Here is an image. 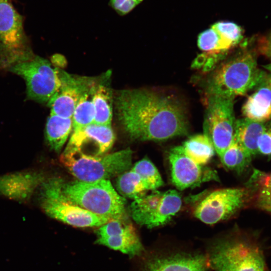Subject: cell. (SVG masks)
I'll use <instances>...</instances> for the list:
<instances>
[{"instance_id": "1", "label": "cell", "mask_w": 271, "mask_h": 271, "mask_svg": "<svg viewBox=\"0 0 271 271\" xmlns=\"http://www.w3.org/2000/svg\"><path fill=\"white\" fill-rule=\"evenodd\" d=\"M115 104L118 120L132 139L162 141L188 133L184 107L172 94L123 90L117 95Z\"/></svg>"}, {"instance_id": "2", "label": "cell", "mask_w": 271, "mask_h": 271, "mask_svg": "<svg viewBox=\"0 0 271 271\" xmlns=\"http://www.w3.org/2000/svg\"><path fill=\"white\" fill-rule=\"evenodd\" d=\"M266 73L258 68L253 52L244 50L212 71L206 82V92L208 96L234 98L255 89Z\"/></svg>"}, {"instance_id": "3", "label": "cell", "mask_w": 271, "mask_h": 271, "mask_svg": "<svg viewBox=\"0 0 271 271\" xmlns=\"http://www.w3.org/2000/svg\"><path fill=\"white\" fill-rule=\"evenodd\" d=\"M59 191L68 202L109 220H126L125 200L108 180L65 183L58 178Z\"/></svg>"}, {"instance_id": "4", "label": "cell", "mask_w": 271, "mask_h": 271, "mask_svg": "<svg viewBox=\"0 0 271 271\" xmlns=\"http://www.w3.org/2000/svg\"><path fill=\"white\" fill-rule=\"evenodd\" d=\"M129 148L106 155L95 156L79 152L63 153L60 162L78 180L94 182L108 180L127 171L132 163Z\"/></svg>"}, {"instance_id": "5", "label": "cell", "mask_w": 271, "mask_h": 271, "mask_svg": "<svg viewBox=\"0 0 271 271\" xmlns=\"http://www.w3.org/2000/svg\"><path fill=\"white\" fill-rule=\"evenodd\" d=\"M209 259L214 271H266L261 248L243 237L217 241L210 249Z\"/></svg>"}, {"instance_id": "6", "label": "cell", "mask_w": 271, "mask_h": 271, "mask_svg": "<svg viewBox=\"0 0 271 271\" xmlns=\"http://www.w3.org/2000/svg\"><path fill=\"white\" fill-rule=\"evenodd\" d=\"M35 56L24 29L23 17L12 0H0V71H8Z\"/></svg>"}, {"instance_id": "7", "label": "cell", "mask_w": 271, "mask_h": 271, "mask_svg": "<svg viewBox=\"0 0 271 271\" xmlns=\"http://www.w3.org/2000/svg\"><path fill=\"white\" fill-rule=\"evenodd\" d=\"M40 187V207L52 218L78 227H100L110 220L65 200L57 178L45 179Z\"/></svg>"}, {"instance_id": "8", "label": "cell", "mask_w": 271, "mask_h": 271, "mask_svg": "<svg viewBox=\"0 0 271 271\" xmlns=\"http://www.w3.org/2000/svg\"><path fill=\"white\" fill-rule=\"evenodd\" d=\"M8 71L24 79L27 98L38 102H48L62 85L58 70L53 68L47 60L37 55L15 65Z\"/></svg>"}, {"instance_id": "9", "label": "cell", "mask_w": 271, "mask_h": 271, "mask_svg": "<svg viewBox=\"0 0 271 271\" xmlns=\"http://www.w3.org/2000/svg\"><path fill=\"white\" fill-rule=\"evenodd\" d=\"M182 203L180 194L176 190H156L134 199L130 211L137 223L154 228L168 223L179 211Z\"/></svg>"}, {"instance_id": "10", "label": "cell", "mask_w": 271, "mask_h": 271, "mask_svg": "<svg viewBox=\"0 0 271 271\" xmlns=\"http://www.w3.org/2000/svg\"><path fill=\"white\" fill-rule=\"evenodd\" d=\"M249 191L248 188H226L213 190L197 202L193 214L208 224L228 219L244 206Z\"/></svg>"}, {"instance_id": "11", "label": "cell", "mask_w": 271, "mask_h": 271, "mask_svg": "<svg viewBox=\"0 0 271 271\" xmlns=\"http://www.w3.org/2000/svg\"><path fill=\"white\" fill-rule=\"evenodd\" d=\"M234 99L218 96H208L205 112L204 133L212 141L219 158L233 140L236 119Z\"/></svg>"}, {"instance_id": "12", "label": "cell", "mask_w": 271, "mask_h": 271, "mask_svg": "<svg viewBox=\"0 0 271 271\" xmlns=\"http://www.w3.org/2000/svg\"><path fill=\"white\" fill-rule=\"evenodd\" d=\"M169 161L172 183L180 190L218 180L215 170L195 163L186 154L182 146H176L170 150Z\"/></svg>"}, {"instance_id": "13", "label": "cell", "mask_w": 271, "mask_h": 271, "mask_svg": "<svg viewBox=\"0 0 271 271\" xmlns=\"http://www.w3.org/2000/svg\"><path fill=\"white\" fill-rule=\"evenodd\" d=\"M96 242L130 256L139 255L143 246L136 230L126 220L112 219L100 226Z\"/></svg>"}, {"instance_id": "14", "label": "cell", "mask_w": 271, "mask_h": 271, "mask_svg": "<svg viewBox=\"0 0 271 271\" xmlns=\"http://www.w3.org/2000/svg\"><path fill=\"white\" fill-rule=\"evenodd\" d=\"M243 38V30L237 24L226 21L215 23L201 33L197 45L203 52L228 54Z\"/></svg>"}, {"instance_id": "15", "label": "cell", "mask_w": 271, "mask_h": 271, "mask_svg": "<svg viewBox=\"0 0 271 271\" xmlns=\"http://www.w3.org/2000/svg\"><path fill=\"white\" fill-rule=\"evenodd\" d=\"M45 179L42 172L34 170L1 175L0 195L21 203H27Z\"/></svg>"}, {"instance_id": "16", "label": "cell", "mask_w": 271, "mask_h": 271, "mask_svg": "<svg viewBox=\"0 0 271 271\" xmlns=\"http://www.w3.org/2000/svg\"><path fill=\"white\" fill-rule=\"evenodd\" d=\"M62 85L48 102L51 113L65 118H72L81 96L89 89L83 81L58 70Z\"/></svg>"}, {"instance_id": "17", "label": "cell", "mask_w": 271, "mask_h": 271, "mask_svg": "<svg viewBox=\"0 0 271 271\" xmlns=\"http://www.w3.org/2000/svg\"><path fill=\"white\" fill-rule=\"evenodd\" d=\"M115 134L111 126L92 123L73 131L64 153L80 152L88 143L96 148L97 156L107 152L112 146Z\"/></svg>"}, {"instance_id": "18", "label": "cell", "mask_w": 271, "mask_h": 271, "mask_svg": "<svg viewBox=\"0 0 271 271\" xmlns=\"http://www.w3.org/2000/svg\"><path fill=\"white\" fill-rule=\"evenodd\" d=\"M203 255L184 252L156 256L148 261L145 271H206Z\"/></svg>"}, {"instance_id": "19", "label": "cell", "mask_w": 271, "mask_h": 271, "mask_svg": "<svg viewBox=\"0 0 271 271\" xmlns=\"http://www.w3.org/2000/svg\"><path fill=\"white\" fill-rule=\"evenodd\" d=\"M254 89L243 104L242 112L245 118L251 120L267 122L271 120V87L266 75Z\"/></svg>"}, {"instance_id": "20", "label": "cell", "mask_w": 271, "mask_h": 271, "mask_svg": "<svg viewBox=\"0 0 271 271\" xmlns=\"http://www.w3.org/2000/svg\"><path fill=\"white\" fill-rule=\"evenodd\" d=\"M265 123L245 117L235 121L233 138L251 156L258 154L257 142Z\"/></svg>"}, {"instance_id": "21", "label": "cell", "mask_w": 271, "mask_h": 271, "mask_svg": "<svg viewBox=\"0 0 271 271\" xmlns=\"http://www.w3.org/2000/svg\"><path fill=\"white\" fill-rule=\"evenodd\" d=\"M73 128L72 118H65L50 113L46 124L45 134L51 149L59 153Z\"/></svg>"}, {"instance_id": "22", "label": "cell", "mask_w": 271, "mask_h": 271, "mask_svg": "<svg viewBox=\"0 0 271 271\" xmlns=\"http://www.w3.org/2000/svg\"><path fill=\"white\" fill-rule=\"evenodd\" d=\"M182 147L190 159L202 166L211 160L215 152L212 141L205 133L190 137L184 142Z\"/></svg>"}, {"instance_id": "23", "label": "cell", "mask_w": 271, "mask_h": 271, "mask_svg": "<svg viewBox=\"0 0 271 271\" xmlns=\"http://www.w3.org/2000/svg\"><path fill=\"white\" fill-rule=\"evenodd\" d=\"M91 99L94 111L93 123L111 126L112 116L111 91L104 85H99L93 91Z\"/></svg>"}, {"instance_id": "24", "label": "cell", "mask_w": 271, "mask_h": 271, "mask_svg": "<svg viewBox=\"0 0 271 271\" xmlns=\"http://www.w3.org/2000/svg\"><path fill=\"white\" fill-rule=\"evenodd\" d=\"M247 184V187L253 188L255 192L257 206L271 212V172L255 170Z\"/></svg>"}, {"instance_id": "25", "label": "cell", "mask_w": 271, "mask_h": 271, "mask_svg": "<svg viewBox=\"0 0 271 271\" xmlns=\"http://www.w3.org/2000/svg\"><path fill=\"white\" fill-rule=\"evenodd\" d=\"M252 156L233 138L229 147L220 157L227 169L241 173L249 165Z\"/></svg>"}, {"instance_id": "26", "label": "cell", "mask_w": 271, "mask_h": 271, "mask_svg": "<svg viewBox=\"0 0 271 271\" xmlns=\"http://www.w3.org/2000/svg\"><path fill=\"white\" fill-rule=\"evenodd\" d=\"M116 187L121 196L133 200L144 195L148 191L140 176L132 170L118 176Z\"/></svg>"}, {"instance_id": "27", "label": "cell", "mask_w": 271, "mask_h": 271, "mask_svg": "<svg viewBox=\"0 0 271 271\" xmlns=\"http://www.w3.org/2000/svg\"><path fill=\"white\" fill-rule=\"evenodd\" d=\"M94 111L89 90L80 98L72 116L73 131H77L93 123Z\"/></svg>"}, {"instance_id": "28", "label": "cell", "mask_w": 271, "mask_h": 271, "mask_svg": "<svg viewBox=\"0 0 271 271\" xmlns=\"http://www.w3.org/2000/svg\"><path fill=\"white\" fill-rule=\"evenodd\" d=\"M131 170L140 176L148 191L156 190L164 185V181L158 169L147 158L137 162Z\"/></svg>"}, {"instance_id": "29", "label": "cell", "mask_w": 271, "mask_h": 271, "mask_svg": "<svg viewBox=\"0 0 271 271\" xmlns=\"http://www.w3.org/2000/svg\"><path fill=\"white\" fill-rule=\"evenodd\" d=\"M227 55L203 52L193 61L192 67L204 72L213 71L216 68L218 63L225 58Z\"/></svg>"}, {"instance_id": "30", "label": "cell", "mask_w": 271, "mask_h": 271, "mask_svg": "<svg viewBox=\"0 0 271 271\" xmlns=\"http://www.w3.org/2000/svg\"><path fill=\"white\" fill-rule=\"evenodd\" d=\"M258 153L271 155V120L266 122L265 128L257 142Z\"/></svg>"}, {"instance_id": "31", "label": "cell", "mask_w": 271, "mask_h": 271, "mask_svg": "<svg viewBox=\"0 0 271 271\" xmlns=\"http://www.w3.org/2000/svg\"><path fill=\"white\" fill-rule=\"evenodd\" d=\"M143 0H110V5L119 15H125L131 11Z\"/></svg>"}, {"instance_id": "32", "label": "cell", "mask_w": 271, "mask_h": 271, "mask_svg": "<svg viewBox=\"0 0 271 271\" xmlns=\"http://www.w3.org/2000/svg\"><path fill=\"white\" fill-rule=\"evenodd\" d=\"M257 50L260 54L268 58L271 62V31L258 40Z\"/></svg>"}, {"instance_id": "33", "label": "cell", "mask_w": 271, "mask_h": 271, "mask_svg": "<svg viewBox=\"0 0 271 271\" xmlns=\"http://www.w3.org/2000/svg\"><path fill=\"white\" fill-rule=\"evenodd\" d=\"M265 69L268 71L266 74V80L271 87V62L263 66Z\"/></svg>"}, {"instance_id": "34", "label": "cell", "mask_w": 271, "mask_h": 271, "mask_svg": "<svg viewBox=\"0 0 271 271\" xmlns=\"http://www.w3.org/2000/svg\"><path fill=\"white\" fill-rule=\"evenodd\" d=\"M271 213V212H270Z\"/></svg>"}]
</instances>
